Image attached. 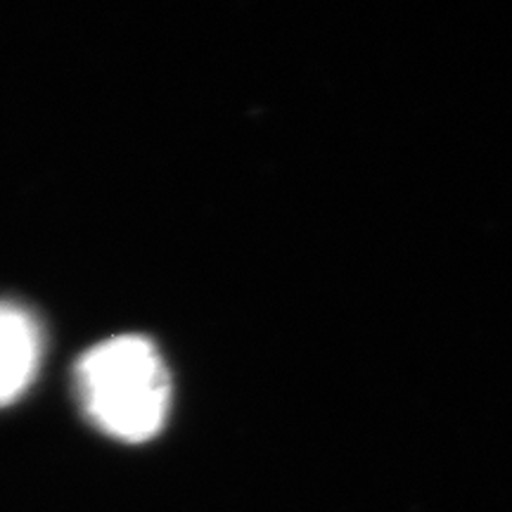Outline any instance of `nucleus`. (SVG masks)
Listing matches in <instances>:
<instances>
[{"mask_svg": "<svg viewBox=\"0 0 512 512\" xmlns=\"http://www.w3.org/2000/svg\"><path fill=\"white\" fill-rule=\"evenodd\" d=\"M76 392L98 430L131 444L157 437L169 415V370L155 344L140 335L88 349L76 363Z\"/></svg>", "mask_w": 512, "mask_h": 512, "instance_id": "nucleus-1", "label": "nucleus"}, {"mask_svg": "<svg viewBox=\"0 0 512 512\" xmlns=\"http://www.w3.org/2000/svg\"><path fill=\"white\" fill-rule=\"evenodd\" d=\"M41 328L19 304L0 302V406L19 399L41 361Z\"/></svg>", "mask_w": 512, "mask_h": 512, "instance_id": "nucleus-2", "label": "nucleus"}]
</instances>
